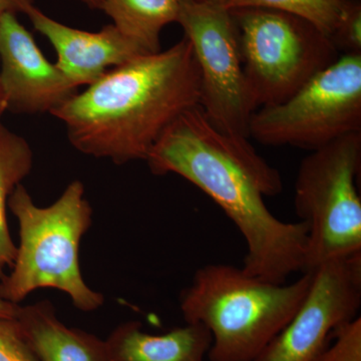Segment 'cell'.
<instances>
[{"mask_svg": "<svg viewBox=\"0 0 361 361\" xmlns=\"http://www.w3.org/2000/svg\"><path fill=\"white\" fill-rule=\"evenodd\" d=\"M113 361H205L212 344L201 323H187L161 336L142 330V323H122L106 341Z\"/></svg>", "mask_w": 361, "mask_h": 361, "instance_id": "obj_13", "label": "cell"}, {"mask_svg": "<svg viewBox=\"0 0 361 361\" xmlns=\"http://www.w3.org/2000/svg\"><path fill=\"white\" fill-rule=\"evenodd\" d=\"M361 305V253L313 270L299 310L253 361H315L337 327L357 317Z\"/></svg>", "mask_w": 361, "mask_h": 361, "instance_id": "obj_9", "label": "cell"}, {"mask_svg": "<svg viewBox=\"0 0 361 361\" xmlns=\"http://www.w3.org/2000/svg\"><path fill=\"white\" fill-rule=\"evenodd\" d=\"M6 111V101H4V94H2L1 85H0V120H1V116H4V114ZM1 123V122H0Z\"/></svg>", "mask_w": 361, "mask_h": 361, "instance_id": "obj_23", "label": "cell"}, {"mask_svg": "<svg viewBox=\"0 0 361 361\" xmlns=\"http://www.w3.org/2000/svg\"><path fill=\"white\" fill-rule=\"evenodd\" d=\"M360 165L361 133L311 151L301 161L294 206L308 226L303 272L361 253V200L356 185Z\"/></svg>", "mask_w": 361, "mask_h": 361, "instance_id": "obj_5", "label": "cell"}, {"mask_svg": "<svg viewBox=\"0 0 361 361\" xmlns=\"http://www.w3.org/2000/svg\"><path fill=\"white\" fill-rule=\"evenodd\" d=\"M348 0H222L228 11L265 8L292 14L308 21L327 37H331L341 20Z\"/></svg>", "mask_w": 361, "mask_h": 361, "instance_id": "obj_16", "label": "cell"}, {"mask_svg": "<svg viewBox=\"0 0 361 361\" xmlns=\"http://www.w3.org/2000/svg\"><path fill=\"white\" fill-rule=\"evenodd\" d=\"M334 339L315 361H361L360 316L337 327L332 334Z\"/></svg>", "mask_w": 361, "mask_h": 361, "instance_id": "obj_17", "label": "cell"}, {"mask_svg": "<svg viewBox=\"0 0 361 361\" xmlns=\"http://www.w3.org/2000/svg\"><path fill=\"white\" fill-rule=\"evenodd\" d=\"M35 6V0H0V20L7 13H25Z\"/></svg>", "mask_w": 361, "mask_h": 361, "instance_id": "obj_20", "label": "cell"}, {"mask_svg": "<svg viewBox=\"0 0 361 361\" xmlns=\"http://www.w3.org/2000/svg\"><path fill=\"white\" fill-rule=\"evenodd\" d=\"M201 75L186 37L170 49L116 66L51 115L73 147L118 165L146 161L163 133L200 104Z\"/></svg>", "mask_w": 361, "mask_h": 361, "instance_id": "obj_2", "label": "cell"}, {"mask_svg": "<svg viewBox=\"0 0 361 361\" xmlns=\"http://www.w3.org/2000/svg\"><path fill=\"white\" fill-rule=\"evenodd\" d=\"M32 165L30 144L0 123V279L7 267H13L18 252L6 220L9 197L30 175Z\"/></svg>", "mask_w": 361, "mask_h": 361, "instance_id": "obj_15", "label": "cell"}, {"mask_svg": "<svg viewBox=\"0 0 361 361\" xmlns=\"http://www.w3.org/2000/svg\"><path fill=\"white\" fill-rule=\"evenodd\" d=\"M337 51L344 54H361V6L348 0L341 20L330 37Z\"/></svg>", "mask_w": 361, "mask_h": 361, "instance_id": "obj_18", "label": "cell"}, {"mask_svg": "<svg viewBox=\"0 0 361 361\" xmlns=\"http://www.w3.org/2000/svg\"><path fill=\"white\" fill-rule=\"evenodd\" d=\"M0 85L6 111L27 115L51 114L78 89L47 61L13 13L0 20Z\"/></svg>", "mask_w": 361, "mask_h": 361, "instance_id": "obj_10", "label": "cell"}, {"mask_svg": "<svg viewBox=\"0 0 361 361\" xmlns=\"http://www.w3.org/2000/svg\"><path fill=\"white\" fill-rule=\"evenodd\" d=\"M8 207L20 225V244L11 274L0 279V299L18 304L37 289L54 288L80 310L101 307L104 295L85 284L78 261L80 241L92 223L84 184L73 180L49 207L35 205L20 184Z\"/></svg>", "mask_w": 361, "mask_h": 361, "instance_id": "obj_4", "label": "cell"}, {"mask_svg": "<svg viewBox=\"0 0 361 361\" xmlns=\"http://www.w3.org/2000/svg\"><path fill=\"white\" fill-rule=\"evenodd\" d=\"M13 319L37 361H113L106 341L66 326L49 301L18 306Z\"/></svg>", "mask_w": 361, "mask_h": 361, "instance_id": "obj_12", "label": "cell"}, {"mask_svg": "<svg viewBox=\"0 0 361 361\" xmlns=\"http://www.w3.org/2000/svg\"><path fill=\"white\" fill-rule=\"evenodd\" d=\"M229 11L256 110L283 103L338 59L330 37L302 18L265 8Z\"/></svg>", "mask_w": 361, "mask_h": 361, "instance_id": "obj_6", "label": "cell"}, {"mask_svg": "<svg viewBox=\"0 0 361 361\" xmlns=\"http://www.w3.org/2000/svg\"><path fill=\"white\" fill-rule=\"evenodd\" d=\"M313 271L290 284L273 283L229 264H208L195 273L182 292L187 323L210 331V361H253L300 307Z\"/></svg>", "mask_w": 361, "mask_h": 361, "instance_id": "obj_3", "label": "cell"}, {"mask_svg": "<svg viewBox=\"0 0 361 361\" xmlns=\"http://www.w3.org/2000/svg\"><path fill=\"white\" fill-rule=\"evenodd\" d=\"M18 304L8 302V301L0 299V317L13 319L18 310Z\"/></svg>", "mask_w": 361, "mask_h": 361, "instance_id": "obj_21", "label": "cell"}, {"mask_svg": "<svg viewBox=\"0 0 361 361\" xmlns=\"http://www.w3.org/2000/svg\"><path fill=\"white\" fill-rule=\"evenodd\" d=\"M25 14L54 47L56 66L78 87L94 84L106 71L147 54L113 25L90 32L63 25L35 6Z\"/></svg>", "mask_w": 361, "mask_h": 361, "instance_id": "obj_11", "label": "cell"}, {"mask_svg": "<svg viewBox=\"0 0 361 361\" xmlns=\"http://www.w3.org/2000/svg\"><path fill=\"white\" fill-rule=\"evenodd\" d=\"M101 9L128 39L147 54H157L161 30L177 23L180 0H104Z\"/></svg>", "mask_w": 361, "mask_h": 361, "instance_id": "obj_14", "label": "cell"}, {"mask_svg": "<svg viewBox=\"0 0 361 361\" xmlns=\"http://www.w3.org/2000/svg\"><path fill=\"white\" fill-rule=\"evenodd\" d=\"M361 133V54H343L283 103L258 109L249 137L266 146L314 151Z\"/></svg>", "mask_w": 361, "mask_h": 361, "instance_id": "obj_7", "label": "cell"}, {"mask_svg": "<svg viewBox=\"0 0 361 361\" xmlns=\"http://www.w3.org/2000/svg\"><path fill=\"white\" fill-rule=\"evenodd\" d=\"M146 161L153 174L179 175L221 207L245 240L247 274L282 284L303 272L308 226L282 222L265 205L264 197L281 193V175L248 137L216 129L199 104L163 133Z\"/></svg>", "mask_w": 361, "mask_h": 361, "instance_id": "obj_1", "label": "cell"}, {"mask_svg": "<svg viewBox=\"0 0 361 361\" xmlns=\"http://www.w3.org/2000/svg\"><path fill=\"white\" fill-rule=\"evenodd\" d=\"M0 361H37L14 319L0 317Z\"/></svg>", "mask_w": 361, "mask_h": 361, "instance_id": "obj_19", "label": "cell"}, {"mask_svg": "<svg viewBox=\"0 0 361 361\" xmlns=\"http://www.w3.org/2000/svg\"><path fill=\"white\" fill-rule=\"evenodd\" d=\"M80 1L89 6L90 8L101 9L104 0H80Z\"/></svg>", "mask_w": 361, "mask_h": 361, "instance_id": "obj_22", "label": "cell"}, {"mask_svg": "<svg viewBox=\"0 0 361 361\" xmlns=\"http://www.w3.org/2000/svg\"><path fill=\"white\" fill-rule=\"evenodd\" d=\"M177 23L191 42L200 71L204 114L221 132L249 137L256 106L247 85L231 13L222 0H180Z\"/></svg>", "mask_w": 361, "mask_h": 361, "instance_id": "obj_8", "label": "cell"}]
</instances>
